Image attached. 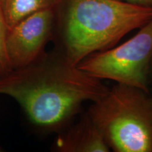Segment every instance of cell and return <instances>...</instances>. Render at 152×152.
<instances>
[{"label": "cell", "mask_w": 152, "mask_h": 152, "mask_svg": "<svg viewBox=\"0 0 152 152\" xmlns=\"http://www.w3.org/2000/svg\"><path fill=\"white\" fill-rule=\"evenodd\" d=\"M1 151H4V149H3L2 147H0V152H1Z\"/></svg>", "instance_id": "cell-10"}, {"label": "cell", "mask_w": 152, "mask_h": 152, "mask_svg": "<svg viewBox=\"0 0 152 152\" xmlns=\"http://www.w3.org/2000/svg\"><path fill=\"white\" fill-rule=\"evenodd\" d=\"M57 152H109V145L88 113L58 133L52 147Z\"/></svg>", "instance_id": "cell-6"}, {"label": "cell", "mask_w": 152, "mask_h": 152, "mask_svg": "<svg viewBox=\"0 0 152 152\" xmlns=\"http://www.w3.org/2000/svg\"><path fill=\"white\" fill-rule=\"evenodd\" d=\"M58 0H1L8 30L30 15L45 9L54 8Z\"/></svg>", "instance_id": "cell-7"}, {"label": "cell", "mask_w": 152, "mask_h": 152, "mask_svg": "<svg viewBox=\"0 0 152 152\" xmlns=\"http://www.w3.org/2000/svg\"><path fill=\"white\" fill-rule=\"evenodd\" d=\"M151 99H152V97H151Z\"/></svg>", "instance_id": "cell-11"}, {"label": "cell", "mask_w": 152, "mask_h": 152, "mask_svg": "<svg viewBox=\"0 0 152 152\" xmlns=\"http://www.w3.org/2000/svg\"><path fill=\"white\" fill-rule=\"evenodd\" d=\"M121 1L134 5L152 7V0H121Z\"/></svg>", "instance_id": "cell-9"}, {"label": "cell", "mask_w": 152, "mask_h": 152, "mask_svg": "<svg viewBox=\"0 0 152 152\" xmlns=\"http://www.w3.org/2000/svg\"><path fill=\"white\" fill-rule=\"evenodd\" d=\"M54 8L37 11L8 30L5 50L11 69L26 67L46 52L45 47L54 37Z\"/></svg>", "instance_id": "cell-5"}, {"label": "cell", "mask_w": 152, "mask_h": 152, "mask_svg": "<svg viewBox=\"0 0 152 152\" xmlns=\"http://www.w3.org/2000/svg\"><path fill=\"white\" fill-rule=\"evenodd\" d=\"M87 113L115 152H152V99L136 87L116 83Z\"/></svg>", "instance_id": "cell-3"}, {"label": "cell", "mask_w": 152, "mask_h": 152, "mask_svg": "<svg viewBox=\"0 0 152 152\" xmlns=\"http://www.w3.org/2000/svg\"><path fill=\"white\" fill-rule=\"evenodd\" d=\"M7 33L8 28L4 16L1 0H0V77L12 71L9 64L5 50V39Z\"/></svg>", "instance_id": "cell-8"}, {"label": "cell", "mask_w": 152, "mask_h": 152, "mask_svg": "<svg viewBox=\"0 0 152 152\" xmlns=\"http://www.w3.org/2000/svg\"><path fill=\"white\" fill-rule=\"evenodd\" d=\"M109 90L56 49L0 77V94L16 100L30 122L45 132L67 128L83 103L99 99Z\"/></svg>", "instance_id": "cell-1"}, {"label": "cell", "mask_w": 152, "mask_h": 152, "mask_svg": "<svg viewBox=\"0 0 152 152\" xmlns=\"http://www.w3.org/2000/svg\"><path fill=\"white\" fill-rule=\"evenodd\" d=\"M151 63L152 19L124 43L89 55L77 66L96 78L110 80L149 94Z\"/></svg>", "instance_id": "cell-4"}, {"label": "cell", "mask_w": 152, "mask_h": 152, "mask_svg": "<svg viewBox=\"0 0 152 152\" xmlns=\"http://www.w3.org/2000/svg\"><path fill=\"white\" fill-rule=\"evenodd\" d=\"M54 10V49L74 66L152 19V7L121 0H58Z\"/></svg>", "instance_id": "cell-2"}]
</instances>
